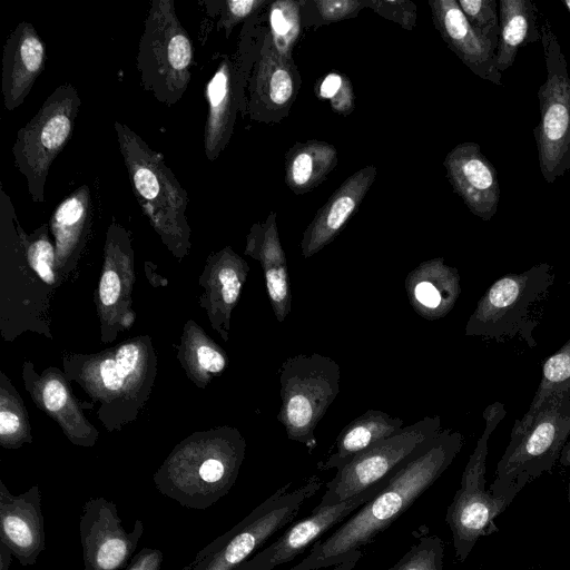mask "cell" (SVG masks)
Masks as SVG:
<instances>
[{
  "mask_svg": "<svg viewBox=\"0 0 570 570\" xmlns=\"http://www.w3.org/2000/svg\"><path fill=\"white\" fill-rule=\"evenodd\" d=\"M366 8L379 16L400 24L405 30L415 27L416 4L409 0H365Z\"/></svg>",
  "mask_w": 570,
  "mask_h": 570,
  "instance_id": "8d00e7d4",
  "label": "cell"
},
{
  "mask_svg": "<svg viewBox=\"0 0 570 570\" xmlns=\"http://www.w3.org/2000/svg\"><path fill=\"white\" fill-rule=\"evenodd\" d=\"M245 442L233 431L209 452L181 450L154 475L158 491L184 508L205 510L233 488L244 459Z\"/></svg>",
  "mask_w": 570,
  "mask_h": 570,
  "instance_id": "8992f818",
  "label": "cell"
},
{
  "mask_svg": "<svg viewBox=\"0 0 570 570\" xmlns=\"http://www.w3.org/2000/svg\"><path fill=\"white\" fill-rule=\"evenodd\" d=\"M266 12L268 31L276 50L285 57H293L303 29L301 0L272 1Z\"/></svg>",
  "mask_w": 570,
  "mask_h": 570,
  "instance_id": "f1b7e54d",
  "label": "cell"
},
{
  "mask_svg": "<svg viewBox=\"0 0 570 570\" xmlns=\"http://www.w3.org/2000/svg\"><path fill=\"white\" fill-rule=\"evenodd\" d=\"M377 175L367 165L347 177L316 212L305 228L299 244L304 258H311L333 242L360 209Z\"/></svg>",
  "mask_w": 570,
  "mask_h": 570,
  "instance_id": "d6986e66",
  "label": "cell"
},
{
  "mask_svg": "<svg viewBox=\"0 0 570 570\" xmlns=\"http://www.w3.org/2000/svg\"><path fill=\"white\" fill-rule=\"evenodd\" d=\"M390 476L343 502L327 507L316 505L307 518L288 527L275 541L256 552L236 570H274L292 561L330 529L345 521L375 497L385 487Z\"/></svg>",
  "mask_w": 570,
  "mask_h": 570,
  "instance_id": "9a60e30c",
  "label": "cell"
},
{
  "mask_svg": "<svg viewBox=\"0 0 570 570\" xmlns=\"http://www.w3.org/2000/svg\"><path fill=\"white\" fill-rule=\"evenodd\" d=\"M197 361L202 368L210 373H219L226 366L225 356L210 345H202L198 347Z\"/></svg>",
  "mask_w": 570,
  "mask_h": 570,
  "instance_id": "60d3db41",
  "label": "cell"
},
{
  "mask_svg": "<svg viewBox=\"0 0 570 570\" xmlns=\"http://www.w3.org/2000/svg\"><path fill=\"white\" fill-rule=\"evenodd\" d=\"M247 85L235 57L223 55L204 91L208 107L203 140L207 160H216L229 144L237 114L247 116Z\"/></svg>",
  "mask_w": 570,
  "mask_h": 570,
  "instance_id": "2e32d148",
  "label": "cell"
},
{
  "mask_svg": "<svg viewBox=\"0 0 570 570\" xmlns=\"http://www.w3.org/2000/svg\"><path fill=\"white\" fill-rule=\"evenodd\" d=\"M91 215L92 198L88 185L79 186L59 203L49 220L56 242V259H71L81 248Z\"/></svg>",
  "mask_w": 570,
  "mask_h": 570,
  "instance_id": "4316f807",
  "label": "cell"
},
{
  "mask_svg": "<svg viewBox=\"0 0 570 570\" xmlns=\"http://www.w3.org/2000/svg\"><path fill=\"white\" fill-rule=\"evenodd\" d=\"M554 282L548 263H540L522 273H510L497 279L480 297L470 315L464 333L501 341L520 336L531 347L537 326L531 313Z\"/></svg>",
  "mask_w": 570,
  "mask_h": 570,
  "instance_id": "9c48e42d",
  "label": "cell"
},
{
  "mask_svg": "<svg viewBox=\"0 0 570 570\" xmlns=\"http://www.w3.org/2000/svg\"><path fill=\"white\" fill-rule=\"evenodd\" d=\"M499 21L495 67L502 73L514 63L521 48L541 40V32L537 6L530 0H500Z\"/></svg>",
  "mask_w": 570,
  "mask_h": 570,
  "instance_id": "d4e9b609",
  "label": "cell"
},
{
  "mask_svg": "<svg viewBox=\"0 0 570 570\" xmlns=\"http://www.w3.org/2000/svg\"><path fill=\"white\" fill-rule=\"evenodd\" d=\"M473 29L498 47L500 21L495 0H458Z\"/></svg>",
  "mask_w": 570,
  "mask_h": 570,
  "instance_id": "836d02e7",
  "label": "cell"
},
{
  "mask_svg": "<svg viewBox=\"0 0 570 570\" xmlns=\"http://www.w3.org/2000/svg\"><path fill=\"white\" fill-rule=\"evenodd\" d=\"M164 553L159 549L142 548L136 553L126 570H160Z\"/></svg>",
  "mask_w": 570,
  "mask_h": 570,
  "instance_id": "ab89813d",
  "label": "cell"
},
{
  "mask_svg": "<svg viewBox=\"0 0 570 570\" xmlns=\"http://www.w3.org/2000/svg\"><path fill=\"white\" fill-rule=\"evenodd\" d=\"M505 415L501 402H494L483 411L484 430L464 468L460 488L446 510L445 522L452 532L455 558L460 562L466 560L481 537L499 531L494 520L512 502L485 489L489 441Z\"/></svg>",
  "mask_w": 570,
  "mask_h": 570,
  "instance_id": "52a82bcc",
  "label": "cell"
},
{
  "mask_svg": "<svg viewBox=\"0 0 570 570\" xmlns=\"http://www.w3.org/2000/svg\"><path fill=\"white\" fill-rule=\"evenodd\" d=\"M288 482L265 499L230 530L197 552L183 570H236L297 515L323 482L312 475L297 489Z\"/></svg>",
  "mask_w": 570,
  "mask_h": 570,
  "instance_id": "5b68a950",
  "label": "cell"
},
{
  "mask_svg": "<svg viewBox=\"0 0 570 570\" xmlns=\"http://www.w3.org/2000/svg\"><path fill=\"white\" fill-rule=\"evenodd\" d=\"M568 499H569V503H570V484L568 485Z\"/></svg>",
  "mask_w": 570,
  "mask_h": 570,
  "instance_id": "bcb514c9",
  "label": "cell"
},
{
  "mask_svg": "<svg viewBox=\"0 0 570 570\" xmlns=\"http://www.w3.org/2000/svg\"><path fill=\"white\" fill-rule=\"evenodd\" d=\"M569 484H570V475H569Z\"/></svg>",
  "mask_w": 570,
  "mask_h": 570,
  "instance_id": "7dc6e473",
  "label": "cell"
},
{
  "mask_svg": "<svg viewBox=\"0 0 570 570\" xmlns=\"http://www.w3.org/2000/svg\"><path fill=\"white\" fill-rule=\"evenodd\" d=\"M476 570H480V569H476Z\"/></svg>",
  "mask_w": 570,
  "mask_h": 570,
  "instance_id": "c3c4849f",
  "label": "cell"
},
{
  "mask_svg": "<svg viewBox=\"0 0 570 570\" xmlns=\"http://www.w3.org/2000/svg\"><path fill=\"white\" fill-rule=\"evenodd\" d=\"M144 531V522L137 519L134 529L127 532L112 501L102 497L89 498L79 520L85 570L127 568Z\"/></svg>",
  "mask_w": 570,
  "mask_h": 570,
  "instance_id": "5bb4252c",
  "label": "cell"
},
{
  "mask_svg": "<svg viewBox=\"0 0 570 570\" xmlns=\"http://www.w3.org/2000/svg\"><path fill=\"white\" fill-rule=\"evenodd\" d=\"M441 431L440 415L425 416L362 451L325 484L317 505L343 502L377 484L426 449Z\"/></svg>",
  "mask_w": 570,
  "mask_h": 570,
  "instance_id": "7c38bea8",
  "label": "cell"
},
{
  "mask_svg": "<svg viewBox=\"0 0 570 570\" xmlns=\"http://www.w3.org/2000/svg\"><path fill=\"white\" fill-rule=\"evenodd\" d=\"M46 60V45L36 27L28 21L19 22L3 46L1 92L7 110L12 111L24 102Z\"/></svg>",
  "mask_w": 570,
  "mask_h": 570,
  "instance_id": "44dd1931",
  "label": "cell"
},
{
  "mask_svg": "<svg viewBox=\"0 0 570 570\" xmlns=\"http://www.w3.org/2000/svg\"><path fill=\"white\" fill-rule=\"evenodd\" d=\"M245 254L259 262L273 313L283 323L292 309L287 259L281 244L276 213L252 225L246 237Z\"/></svg>",
  "mask_w": 570,
  "mask_h": 570,
  "instance_id": "7402d4cb",
  "label": "cell"
},
{
  "mask_svg": "<svg viewBox=\"0 0 570 570\" xmlns=\"http://www.w3.org/2000/svg\"><path fill=\"white\" fill-rule=\"evenodd\" d=\"M461 432L442 429L434 441L391 474L385 487L351 514L327 538L317 540L309 553L288 570H318L337 566L371 543L401 517L451 465L461 451Z\"/></svg>",
  "mask_w": 570,
  "mask_h": 570,
  "instance_id": "6da1fadb",
  "label": "cell"
},
{
  "mask_svg": "<svg viewBox=\"0 0 570 570\" xmlns=\"http://www.w3.org/2000/svg\"><path fill=\"white\" fill-rule=\"evenodd\" d=\"M271 0H224L209 1L219 16L217 30H224L225 37L229 38L233 29L242 21H247L271 4Z\"/></svg>",
  "mask_w": 570,
  "mask_h": 570,
  "instance_id": "d590c367",
  "label": "cell"
},
{
  "mask_svg": "<svg viewBox=\"0 0 570 570\" xmlns=\"http://www.w3.org/2000/svg\"><path fill=\"white\" fill-rule=\"evenodd\" d=\"M140 356L138 346L129 343L120 346L114 357L102 360L98 374L104 387L111 392L120 390L138 368Z\"/></svg>",
  "mask_w": 570,
  "mask_h": 570,
  "instance_id": "4dcf8cb0",
  "label": "cell"
},
{
  "mask_svg": "<svg viewBox=\"0 0 570 570\" xmlns=\"http://www.w3.org/2000/svg\"><path fill=\"white\" fill-rule=\"evenodd\" d=\"M365 8V0H301L302 27L318 29L355 18Z\"/></svg>",
  "mask_w": 570,
  "mask_h": 570,
  "instance_id": "f546056e",
  "label": "cell"
},
{
  "mask_svg": "<svg viewBox=\"0 0 570 570\" xmlns=\"http://www.w3.org/2000/svg\"><path fill=\"white\" fill-rule=\"evenodd\" d=\"M315 96L320 100H327L331 109L343 117H347L355 109V95L350 78L332 70L317 80L314 86Z\"/></svg>",
  "mask_w": 570,
  "mask_h": 570,
  "instance_id": "1f68e13d",
  "label": "cell"
},
{
  "mask_svg": "<svg viewBox=\"0 0 570 570\" xmlns=\"http://www.w3.org/2000/svg\"><path fill=\"white\" fill-rule=\"evenodd\" d=\"M444 543L435 534L422 535L419 541L386 570H443Z\"/></svg>",
  "mask_w": 570,
  "mask_h": 570,
  "instance_id": "d6a6232c",
  "label": "cell"
},
{
  "mask_svg": "<svg viewBox=\"0 0 570 570\" xmlns=\"http://www.w3.org/2000/svg\"><path fill=\"white\" fill-rule=\"evenodd\" d=\"M405 293L414 312L424 320L446 316L460 293V274L443 257L420 263L405 277Z\"/></svg>",
  "mask_w": 570,
  "mask_h": 570,
  "instance_id": "603a6c76",
  "label": "cell"
},
{
  "mask_svg": "<svg viewBox=\"0 0 570 570\" xmlns=\"http://www.w3.org/2000/svg\"><path fill=\"white\" fill-rule=\"evenodd\" d=\"M570 395V338L542 365V376L528 411L513 428L527 426L550 400Z\"/></svg>",
  "mask_w": 570,
  "mask_h": 570,
  "instance_id": "83f0119b",
  "label": "cell"
},
{
  "mask_svg": "<svg viewBox=\"0 0 570 570\" xmlns=\"http://www.w3.org/2000/svg\"><path fill=\"white\" fill-rule=\"evenodd\" d=\"M81 107L77 89L69 82L58 86L37 114L18 130L12 155L35 203L45 202L49 169L70 140Z\"/></svg>",
  "mask_w": 570,
  "mask_h": 570,
  "instance_id": "30bf717a",
  "label": "cell"
},
{
  "mask_svg": "<svg viewBox=\"0 0 570 570\" xmlns=\"http://www.w3.org/2000/svg\"><path fill=\"white\" fill-rule=\"evenodd\" d=\"M338 161L337 149L327 141L295 142L285 154V184L303 195L322 184Z\"/></svg>",
  "mask_w": 570,
  "mask_h": 570,
  "instance_id": "484cf974",
  "label": "cell"
},
{
  "mask_svg": "<svg viewBox=\"0 0 570 570\" xmlns=\"http://www.w3.org/2000/svg\"><path fill=\"white\" fill-rule=\"evenodd\" d=\"M443 165L449 183L469 210L489 222L499 206L500 183L480 145L474 141L456 145L446 154Z\"/></svg>",
  "mask_w": 570,
  "mask_h": 570,
  "instance_id": "e0dca14e",
  "label": "cell"
},
{
  "mask_svg": "<svg viewBox=\"0 0 570 570\" xmlns=\"http://www.w3.org/2000/svg\"><path fill=\"white\" fill-rule=\"evenodd\" d=\"M301 86L293 57L276 50L266 23L248 79L247 116L265 125L281 122L289 115Z\"/></svg>",
  "mask_w": 570,
  "mask_h": 570,
  "instance_id": "4fadbf2b",
  "label": "cell"
},
{
  "mask_svg": "<svg viewBox=\"0 0 570 570\" xmlns=\"http://www.w3.org/2000/svg\"><path fill=\"white\" fill-rule=\"evenodd\" d=\"M121 154L134 196L154 229L167 246L181 253L189 246V226L186 212L187 191L161 153L151 149L130 127L114 121Z\"/></svg>",
  "mask_w": 570,
  "mask_h": 570,
  "instance_id": "7a4b0ae2",
  "label": "cell"
},
{
  "mask_svg": "<svg viewBox=\"0 0 570 570\" xmlns=\"http://www.w3.org/2000/svg\"><path fill=\"white\" fill-rule=\"evenodd\" d=\"M432 21L446 46L478 77L502 86L495 67L497 46L480 36L468 21L458 0H429Z\"/></svg>",
  "mask_w": 570,
  "mask_h": 570,
  "instance_id": "ffe728a7",
  "label": "cell"
},
{
  "mask_svg": "<svg viewBox=\"0 0 570 570\" xmlns=\"http://www.w3.org/2000/svg\"><path fill=\"white\" fill-rule=\"evenodd\" d=\"M570 438V395L550 400L524 428H512L490 491L513 500L530 482L550 473Z\"/></svg>",
  "mask_w": 570,
  "mask_h": 570,
  "instance_id": "277c9868",
  "label": "cell"
},
{
  "mask_svg": "<svg viewBox=\"0 0 570 570\" xmlns=\"http://www.w3.org/2000/svg\"><path fill=\"white\" fill-rule=\"evenodd\" d=\"M0 541L21 566H32L46 549L45 518L38 485L13 495L0 482Z\"/></svg>",
  "mask_w": 570,
  "mask_h": 570,
  "instance_id": "ac0fdd59",
  "label": "cell"
},
{
  "mask_svg": "<svg viewBox=\"0 0 570 570\" xmlns=\"http://www.w3.org/2000/svg\"><path fill=\"white\" fill-rule=\"evenodd\" d=\"M563 4L566 6L567 10L569 11L570 13V0H564L563 1Z\"/></svg>",
  "mask_w": 570,
  "mask_h": 570,
  "instance_id": "f6af8a7d",
  "label": "cell"
},
{
  "mask_svg": "<svg viewBox=\"0 0 570 570\" xmlns=\"http://www.w3.org/2000/svg\"><path fill=\"white\" fill-rule=\"evenodd\" d=\"M120 293V281L117 272L106 267L99 285V297L104 306L114 305Z\"/></svg>",
  "mask_w": 570,
  "mask_h": 570,
  "instance_id": "74e56055",
  "label": "cell"
},
{
  "mask_svg": "<svg viewBox=\"0 0 570 570\" xmlns=\"http://www.w3.org/2000/svg\"><path fill=\"white\" fill-rule=\"evenodd\" d=\"M12 553L10 549L0 541V570H9Z\"/></svg>",
  "mask_w": 570,
  "mask_h": 570,
  "instance_id": "7bdbcfd3",
  "label": "cell"
},
{
  "mask_svg": "<svg viewBox=\"0 0 570 570\" xmlns=\"http://www.w3.org/2000/svg\"><path fill=\"white\" fill-rule=\"evenodd\" d=\"M404 426L400 417L380 410H368L350 422L337 435L332 452L318 469L336 471L362 451L393 435Z\"/></svg>",
  "mask_w": 570,
  "mask_h": 570,
  "instance_id": "cb8c5ba5",
  "label": "cell"
},
{
  "mask_svg": "<svg viewBox=\"0 0 570 570\" xmlns=\"http://www.w3.org/2000/svg\"><path fill=\"white\" fill-rule=\"evenodd\" d=\"M341 367L320 353L298 354L279 367L281 410L278 422L288 440L309 452L316 446L315 429L340 392Z\"/></svg>",
  "mask_w": 570,
  "mask_h": 570,
  "instance_id": "ba28073f",
  "label": "cell"
},
{
  "mask_svg": "<svg viewBox=\"0 0 570 570\" xmlns=\"http://www.w3.org/2000/svg\"><path fill=\"white\" fill-rule=\"evenodd\" d=\"M547 79L538 90L540 121L533 129L543 179L552 184L570 170V77L548 18L540 26Z\"/></svg>",
  "mask_w": 570,
  "mask_h": 570,
  "instance_id": "8fae6325",
  "label": "cell"
},
{
  "mask_svg": "<svg viewBox=\"0 0 570 570\" xmlns=\"http://www.w3.org/2000/svg\"><path fill=\"white\" fill-rule=\"evenodd\" d=\"M194 46L173 0H151L138 43L141 87L167 107L177 104L191 79Z\"/></svg>",
  "mask_w": 570,
  "mask_h": 570,
  "instance_id": "3957f363",
  "label": "cell"
},
{
  "mask_svg": "<svg viewBox=\"0 0 570 570\" xmlns=\"http://www.w3.org/2000/svg\"><path fill=\"white\" fill-rule=\"evenodd\" d=\"M23 242L32 268L42 281L52 284L55 281L53 263L56 259V249L48 237V225H41L28 240L24 235Z\"/></svg>",
  "mask_w": 570,
  "mask_h": 570,
  "instance_id": "e575fe53",
  "label": "cell"
},
{
  "mask_svg": "<svg viewBox=\"0 0 570 570\" xmlns=\"http://www.w3.org/2000/svg\"><path fill=\"white\" fill-rule=\"evenodd\" d=\"M559 463L562 466H570V438L561 452Z\"/></svg>",
  "mask_w": 570,
  "mask_h": 570,
  "instance_id": "ee69618b",
  "label": "cell"
},
{
  "mask_svg": "<svg viewBox=\"0 0 570 570\" xmlns=\"http://www.w3.org/2000/svg\"><path fill=\"white\" fill-rule=\"evenodd\" d=\"M361 557H362L361 550L353 551L347 560H345L344 562H342L337 566H334V568L331 570H353L354 567L356 566L357 561L361 559Z\"/></svg>",
  "mask_w": 570,
  "mask_h": 570,
  "instance_id": "b9f144b4",
  "label": "cell"
},
{
  "mask_svg": "<svg viewBox=\"0 0 570 570\" xmlns=\"http://www.w3.org/2000/svg\"><path fill=\"white\" fill-rule=\"evenodd\" d=\"M67 397V389L59 380L52 379L45 384L42 400L48 411L58 412L66 404Z\"/></svg>",
  "mask_w": 570,
  "mask_h": 570,
  "instance_id": "f35d334b",
  "label": "cell"
}]
</instances>
